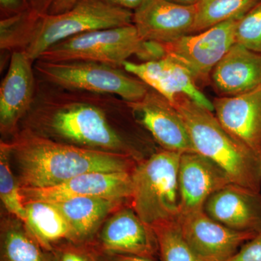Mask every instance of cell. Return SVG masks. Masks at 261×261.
<instances>
[{"label": "cell", "instance_id": "cell-16", "mask_svg": "<svg viewBox=\"0 0 261 261\" xmlns=\"http://www.w3.org/2000/svg\"><path fill=\"white\" fill-rule=\"evenodd\" d=\"M231 182L211 159L197 152L182 153L178 167L181 215L203 210L207 199Z\"/></svg>", "mask_w": 261, "mask_h": 261}, {"label": "cell", "instance_id": "cell-22", "mask_svg": "<svg viewBox=\"0 0 261 261\" xmlns=\"http://www.w3.org/2000/svg\"><path fill=\"white\" fill-rule=\"evenodd\" d=\"M0 261H54L53 252L47 251L29 232L20 220L2 222Z\"/></svg>", "mask_w": 261, "mask_h": 261}, {"label": "cell", "instance_id": "cell-3", "mask_svg": "<svg viewBox=\"0 0 261 261\" xmlns=\"http://www.w3.org/2000/svg\"><path fill=\"white\" fill-rule=\"evenodd\" d=\"M179 113L195 152L222 168L233 184L261 190V156L237 140L212 111L178 94L173 103Z\"/></svg>", "mask_w": 261, "mask_h": 261}, {"label": "cell", "instance_id": "cell-28", "mask_svg": "<svg viewBox=\"0 0 261 261\" xmlns=\"http://www.w3.org/2000/svg\"><path fill=\"white\" fill-rule=\"evenodd\" d=\"M226 261H261V231L244 244Z\"/></svg>", "mask_w": 261, "mask_h": 261}, {"label": "cell", "instance_id": "cell-27", "mask_svg": "<svg viewBox=\"0 0 261 261\" xmlns=\"http://www.w3.org/2000/svg\"><path fill=\"white\" fill-rule=\"evenodd\" d=\"M53 252L54 261H97L95 254L87 245L63 243Z\"/></svg>", "mask_w": 261, "mask_h": 261}, {"label": "cell", "instance_id": "cell-10", "mask_svg": "<svg viewBox=\"0 0 261 261\" xmlns=\"http://www.w3.org/2000/svg\"><path fill=\"white\" fill-rule=\"evenodd\" d=\"M96 254H125L154 257L159 243L153 228L129 206L120 207L103 225L97 242L87 245Z\"/></svg>", "mask_w": 261, "mask_h": 261}, {"label": "cell", "instance_id": "cell-33", "mask_svg": "<svg viewBox=\"0 0 261 261\" xmlns=\"http://www.w3.org/2000/svg\"><path fill=\"white\" fill-rule=\"evenodd\" d=\"M171 3L183 5H194L198 3L199 0H168Z\"/></svg>", "mask_w": 261, "mask_h": 261}, {"label": "cell", "instance_id": "cell-32", "mask_svg": "<svg viewBox=\"0 0 261 261\" xmlns=\"http://www.w3.org/2000/svg\"><path fill=\"white\" fill-rule=\"evenodd\" d=\"M2 8L9 10H15L20 8L22 0H0Z\"/></svg>", "mask_w": 261, "mask_h": 261}, {"label": "cell", "instance_id": "cell-31", "mask_svg": "<svg viewBox=\"0 0 261 261\" xmlns=\"http://www.w3.org/2000/svg\"><path fill=\"white\" fill-rule=\"evenodd\" d=\"M106 1L120 8L135 10L140 8L145 0H106Z\"/></svg>", "mask_w": 261, "mask_h": 261}, {"label": "cell", "instance_id": "cell-24", "mask_svg": "<svg viewBox=\"0 0 261 261\" xmlns=\"http://www.w3.org/2000/svg\"><path fill=\"white\" fill-rule=\"evenodd\" d=\"M11 148L9 142L0 144V198L5 208L22 222L27 219V211L20 194L18 180L15 179L10 167Z\"/></svg>", "mask_w": 261, "mask_h": 261}, {"label": "cell", "instance_id": "cell-6", "mask_svg": "<svg viewBox=\"0 0 261 261\" xmlns=\"http://www.w3.org/2000/svg\"><path fill=\"white\" fill-rule=\"evenodd\" d=\"M37 80L71 90L116 95L128 102L145 97L149 87L137 77L118 67L92 61L34 63Z\"/></svg>", "mask_w": 261, "mask_h": 261}, {"label": "cell", "instance_id": "cell-20", "mask_svg": "<svg viewBox=\"0 0 261 261\" xmlns=\"http://www.w3.org/2000/svg\"><path fill=\"white\" fill-rule=\"evenodd\" d=\"M123 200L102 197H78L51 202L69 224L75 244L88 245L108 215L122 207Z\"/></svg>", "mask_w": 261, "mask_h": 261}, {"label": "cell", "instance_id": "cell-1", "mask_svg": "<svg viewBox=\"0 0 261 261\" xmlns=\"http://www.w3.org/2000/svg\"><path fill=\"white\" fill-rule=\"evenodd\" d=\"M129 108L116 95L71 90L37 79L25 128L56 142L145 159L117 125L115 115Z\"/></svg>", "mask_w": 261, "mask_h": 261}, {"label": "cell", "instance_id": "cell-30", "mask_svg": "<svg viewBox=\"0 0 261 261\" xmlns=\"http://www.w3.org/2000/svg\"><path fill=\"white\" fill-rule=\"evenodd\" d=\"M78 0H53L49 5L48 14L55 15L63 13L73 8Z\"/></svg>", "mask_w": 261, "mask_h": 261}, {"label": "cell", "instance_id": "cell-8", "mask_svg": "<svg viewBox=\"0 0 261 261\" xmlns=\"http://www.w3.org/2000/svg\"><path fill=\"white\" fill-rule=\"evenodd\" d=\"M239 18L162 44L165 56L185 67L196 84L211 83L213 70L235 44Z\"/></svg>", "mask_w": 261, "mask_h": 261}, {"label": "cell", "instance_id": "cell-29", "mask_svg": "<svg viewBox=\"0 0 261 261\" xmlns=\"http://www.w3.org/2000/svg\"><path fill=\"white\" fill-rule=\"evenodd\" d=\"M94 254L99 261H155L154 257L139 256V255H125V254Z\"/></svg>", "mask_w": 261, "mask_h": 261}, {"label": "cell", "instance_id": "cell-34", "mask_svg": "<svg viewBox=\"0 0 261 261\" xmlns=\"http://www.w3.org/2000/svg\"><path fill=\"white\" fill-rule=\"evenodd\" d=\"M29 1H30L31 3H32V4L37 5L38 3H39V2L42 1V0H29Z\"/></svg>", "mask_w": 261, "mask_h": 261}, {"label": "cell", "instance_id": "cell-2", "mask_svg": "<svg viewBox=\"0 0 261 261\" xmlns=\"http://www.w3.org/2000/svg\"><path fill=\"white\" fill-rule=\"evenodd\" d=\"M20 187L56 186L89 172H132L139 162L127 154L56 142L23 128L9 142Z\"/></svg>", "mask_w": 261, "mask_h": 261}, {"label": "cell", "instance_id": "cell-17", "mask_svg": "<svg viewBox=\"0 0 261 261\" xmlns=\"http://www.w3.org/2000/svg\"><path fill=\"white\" fill-rule=\"evenodd\" d=\"M203 211L231 229L261 231L260 192L231 182L207 199Z\"/></svg>", "mask_w": 261, "mask_h": 261}, {"label": "cell", "instance_id": "cell-4", "mask_svg": "<svg viewBox=\"0 0 261 261\" xmlns=\"http://www.w3.org/2000/svg\"><path fill=\"white\" fill-rule=\"evenodd\" d=\"M134 12L106 0H78L73 8L58 14H39L23 20L14 50L37 61L51 46L82 33L133 24Z\"/></svg>", "mask_w": 261, "mask_h": 261}, {"label": "cell", "instance_id": "cell-11", "mask_svg": "<svg viewBox=\"0 0 261 261\" xmlns=\"http://www.w3.org/2000/svg\"><path fill=\"white\" fill-rule=\"evenodd\" d=\"M128 103L136 122L162 149L181 154L196 152L185 122L166 97L149 87L142 99Z\"/></svg>", "mask_w": 261, "mask_h": 261}, {"label": "cell", "instance_id": "cell-25", "mask_svg": "<svg viewBox=\"0 0 261 261\" xmlns=\"http://www.w3.org/2000/svg\"><path fill=\"white\" fill-rule=\"evenodd\" d=\"M159 243L161 261H202L184 239L177 221L152 226Z\"/></svg>", "mask_w": 261, "mask_h": 261}, {"label": "cell", "instance_id": "cell-35", "mask_svg": "<svg viewBox=\"0 0 261 261\" xmlns=\"http://www.w3.org/2000/svg\"><path fill=\"white\" fill-rule=\"evenodd\" d=\"M97 261H99V260H98V259H97Z\"/></svg>", "mask_w": 261, "mask_h": 261}, {"label": "cell", "instance_id": "cell-9", "mask_svg": "<svg viewBox=\"0 0 261 261\" xmlns=\"http://www.w3.org/2000/svg\"><path fill=\"white\" fill-rule=\"evenodd\" d=\"M187 245L202 261H226L257 232L226 227L203 210L180 215L177 220Z\"/></svg>", "mask_w": 261, "mask_h": 261}, {"label": "cell", "instance_id": "cell-12", "mask_svg": "<svg viewBox=\"0 0 261 261\" xmlns=\"http://www.w3.org/2000/svg\"><path fill=\"white\" fill-rule=\"evenodd\" d=\"M132 172H89L56 186L20 187L23 200L55 202L78 197H102L129 200L132 196Z\"/></svg>", "mask_w": 261, "mask_h": 261}, {"label": "cell", "instance_id": "cell-15", "mask_svg": "<svg viewBox=\"0 0 261 261\" xmlns=\"http://www.w3.org/2000/svg\"><path fill=\"white\" fill-rule=\"evenodd\" d=\"M123 68L173 103L184 94L202 107L214 111V104L201 92L190 72L176 61L164 57L155 61L125 62Z\"/></svg>", "mask_w": 261, "mask_h": 261}, {"label": "cell", "instance_id": "cell-19", "mask_svg": "<svg viewBox=\"0 0 261 261\" xmlns=\"http://www.w3.org/2000/svg\"><path fill=\"white\" fill-rule=\"evenodd\" d=\"M211 83L220 97H232L261 87V54L234 44L213 70Z\"/></svg>", "mask_w": 261, "mask_h": 261}, {"label": "cell", "instance_id": "cell-14", "mask_svg": "<svg viewBox=\"0 0 261 261\" xmlns=\"http://www.w3.org/2000/svg\"><path fill=\"white\" fill-rule=\"evenodd\" d=\"M196 13V5L145 0L134 11L133 24L142 40L166 44L192 34Z\"/></svg>", "mask_w": 261, "mask_h": 261}, {"label": "cell", "instance_id": "cell-13", "mask_svg": "<svg viewBox=\"0 0 261 261\" xmlns=\"http://www.w3.org/2000/svg\"><path fill=\"white\" fill-rule=\"evenodd\" d=\"M34 62L25 51L14 50L0 85V130L14 135L18 123L32 107L37 89Z\"/></svg>", "mask_w": 261, "mask_h": 261}, {"label": "cell", "instance_id": "cell-23", "mask_svg": "<svg viewBox=\"0 0 261 261\" xmlns=\"http://www.w3.org/2000/svg\"><path fill=\"white\" fill-rule=\"evenodd\" d=\"M260 0H199L192 34L203 32L231 19L240 18Z\"/></svg>", "mask_w": 261, "mask_h": 261}, {"label": "cell", "instance_id": "cell-7", "mask_svg": "<svg viewBox=\"0 0 261 261\" xmlns=\"http://www.w3.org/2000/svg\"><path fill=\"white\" fill-rule=\"evenodd\" d=\"M145 45L135 25L130 24L68 38L51 46L39 59L48 62H97L123 68V63L130 57L141 58Z\"/></svg>", "mask_w": 261, "mask_h": 261}, {"label": "cell", "instance_id": "cell-21", "mask_svg": "<svg viewBox=\"0 0 261 261\" xmlns=\"http://www.w3.org/2000/svg\"><path fill=\"white\" fill-rule=\"evenodd\" d=\"M23 202L27 211L23 224L44 250L53 252L61 244H75L69 224L53 203L40 200Z\"/></svg>", "mask_w": 261, "mask_h": 261}, {"label": "cell", "instance_id": "cell-18", "mask_svg": "<svg viewBox=\"0 0 261 261\" xmlns=\"http://www.w3.org/2000/svg\"><path fill=\"white\" fill-rule=\"evenodd\" d=\"M220 123L237 140L261 156V87L213 102Z\"/></svg>", "mask_w": 261, "mask_h": 261}, {"label": "cell", "instance_id": "cell-5", "mask_svg": "<svg viewBox=\"0 0 261 261\" xmlns=\"http://www.w3.org/2000/svg\"><path fill=\"white\" fill-rule=\"evenodd\" d=\"M181 153L162 150L136 165L130 205L150 226L177 221L181 215L178 167Z\"/></svg>", "mask_w": 261, "mask_h": 261}, {"label": "cell", "instance_id": "cell-26", "mask_svg": "<svg viewBox=\"0 0 261 261\" xmlns=\"http://www.w3.org/2000/svg\"><path fill=\"white\" fill-rule=\"evenodd\" d=\"M235 43L261 54V0L239 18Z\"/></svg>", "mask_w": 261, "mask_h": 261}]
</instances>
